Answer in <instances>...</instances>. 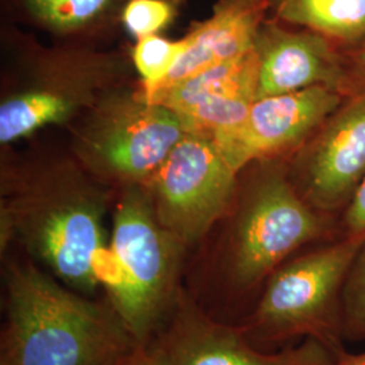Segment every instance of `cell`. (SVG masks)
I'll return each mask as SVG.
<instances>
[{"instance_id": "obj_1", "label": "cell", "mask_w": 365, "mask_h": 365, "mask_svg": "<svg viewBox=\"0 0 365 365\" xmlns=\"http://www.w3.org/2000/svg\"><path fill=\"white\" fill-rule=\"evenodd\" d=\"M331 229L330 215L304 200L287 170H259L240 182L229 211L190 253L184 288L212 318L237 324L269 276Z\"/></svg>"}, {"instance_id": "obj_2", "label": "cell", "mask_w": 365, "mask_h": 365, "mask_svg": "<svg viewBox=\"0 0 365 365\" xmlns=\"http://www.w3.org/2000/svg\"><path fill=\"white\" fill-rule=\"evenodd\" d=\"M115 195L69 149L3 157L0 255L18 249L68 287L103 297L96 267Z\"/></svg>"}, {"instance_id": "obj_3", "label": "cell", "mask_w": 365, "mask_h": 365, "mask_svg": "<svg viewBox=\"0 0 365 365\" xmlns=\"http://www.w3.org/2000/svg\"><path fill=\"white\" fill-rule=\"evenodd\" d=\"M0 365H110L135 345L105 297L68 287L18 249L1 253Z\"/></svg>"}, {"instance_id": "obj_4", "label": "cell", "mask_w": 365, "mask_h": 365, "mask_svg": "<svg viewBox=\"0 0 365 365\" xmlns=\"http://www.w3.org/2000/svg\"><path fill=\"white\" fill-rule=\"evenodd\" d=\"M0 144L49 126H69L108 95L130 87V49L39 42L33 31L1 24ZM137 73V72H135Z\"/></svg>"}, {"instance_id": "obj_5", "label": "cell", "mask_w": 365, "mask_h": 365, "mask_svg": "<svg viewBox=\"0 0 365 365\" xmlns=\"http://www.w3.org/2000/svg\"><path fill=\"white\" fill-rule=\"evenodd\" d=\"M98 259L103 297L135 344L156 339L180 298L191 250L158 221L146 185L119 188Z\"/></svg>"}, {"instance_id": "obj_6", "label": "cell", "mask_w": 365, "mask_h": 365, "mask_svg": "<svg viewBox=\"0 0 365 365\" xmlns=\"http://www.w3.org/2000/svg\"><path fill=\"white\" fill-rule=\"evenodd\" d=\"M363 237L342 235L284 261L269 276L253 307L237 325L256 348L279 351L315 339L339 360L348 351L342 331V291Z\"/></svg>"}, {"instance_id": "obj_7", "label": "cell", "mask_w": 365, "mask_h": 365, "mask_svg": "<svg viewBox=\"0 0 365 365\" xmlns=\"http://www.w3.org/2000/svg\"><path fill=\"white\" fill-rule=\"evenodd\" d=\"M138 87L108 95L68 126L71 153L115 191L148 185L187 134L173 110L146 102Z\"/></svg>"}, {"instance_id": "obj_8", "label": "cell", "mask_w": 365, "mask_h": 365, "mask_svg": "<svg viewBox=\"0 0 365 365\" xmlns=\"http://www.w3.org/2000/svg\"><path fill=\"white\" fill-rule=\"evenodd\" d=\"M238 178L212 140L185 134L146 187L158 221L192 252L233 205Z\"/></svg>"}, {"instance_id": "obj_9", "label": "cell", "mask_w": 365, "mask_h": 365, "mask_svg": "<svg viewBox=\"0 0 365 365\" xmlns=\"http://www.w3.org/2000/svg\"><path fill=\"white\" fill-rule=\"evenodd\" d=\"M170 365H333L334 354L306 339L274 352L256 348L237 324L206 313L182 288L163 333Z\"/></svg>"}, {"instance_id": "obj_10", "label": "cell", "mask_w": 365, "mask_h": 365, "mask_svg": "<svg viewBox=\"0 0 365 365\" xmlns=\"http://www.w3.org/2000/svg\"><path fill=\"white\" fill-rule=\"evenodd\" d=\"M304 145L291 180L314 209L344 211L365 180V91L341 103Z\"/></svg>"}, {"instance_id": "obj_11", "label": "cell", "mask_w": 365, "mask_h": 365, "mask_svg": "<svg viewBox=\"0 0 365 365\" xmlns=\"http://www.w3.org/2000/svg\"><path fill=\"white\" fill-rule=\"evenodd\" d=\"M339 106V90L324 86L261 98L237 129L212 141L241 173L253 161L274 160L303 146Z\"/></svg>"}, {"instance_id": "obj_12", "label": "cell", "mask_w": 365, "mask_h": 365, "mask_svg": "<svg viewBox=\"0 0 365 365\" xmlns=\"http://www.w3.org/2000/svg\"><path fill=\"white\" fill-rule=\"evenodd\" d=\"M255 49L259 57L257 99L324 86L339 90L344 83L341 58L330 39L312 31H295L267 18Z\"/></svg>"}, {"instance_id": "obj_13", "label": "cell", "mask_w": 365, "mask_h": 365, "mask_svg": "<svg viewBox=\"0 0 365 365\" xmlns=\"http://www.w3.org/2000/svg\"><path fill=\"white\" fill-rule=\"evenodd\" d=\"M271 13V0H215L211 14L195 21L182 36L187 45L179 63L150 91L180 83L211 66L235 61L255 49L261 25Z\"/></svg>"}, {"instance_id": "obj_14", "label": "cell", "mask_w": 365, "mask_h": 365, "mask_svg": "<svg viewBox=\"0 0 365 365\" xmlns=\"http://www.w3.org/2000/svg\"><path fill=\"white\" fill-rule=\"evenodd\" d=\"M129 0H0L1 24L39 31L52 42L111 45Z\"/></svg>"}, {"instance_id": "obj_15", "label": "cell", "mask_w": 365, "mask_h": 365, "mask_svg": "<svg viewBox=\"0 0 365 365\" xmlns=\"http://www.w3.org/2000/svg\"><path fill=\"white\" fill-rule=\"evenodd\" d=\"M257 86L259 57L253 49L241 58L211 66L170 87L150 91H143L138 87V95L149 103L179 110L221 98L257 101Z\"/></svg>"}, {"instance_id": "obj_16", "label": "cell", "mask_w": 365, "mask_h": 365, "mask_svg": "<svg viewBox=\"0 0 365 365\" xmlns=\"http://www.w3.org/2000/svg\"><path fill=\"white\" fill-rule=\"evenodd\" d=\"M269 15L327 39L352 43L365 38V0H271Z\"/></svg>"}, {"instance_id": "obj_17", "label": "cell", "mask_w": 365, "mask_h": 365, "mask_svg": "<svg viewBox=\"0 0 365 365\" xmlns=\"http://www.w3.org/2000/svg\"><path fill=\"white\" fill-rule=\"evenodd\" d=\"M187 41L168 39L160 34L135 39L130 49L133 66L143 88L160 84L170 75L185 51Z\"/></svg>"}, {"instance_id": "obj_18", "label": "cell", "mask_w": 365, "mask_h": 365, "mask_svg": "<svg viewBox=\"0 0 365 365\" xmlns=\"http://www.w3.org/2000/svg\"><path fill=\"white\" fill-rule=\"evenodd\" d=\"M185 0H129L122 27L134 39L161 34L178 19Z\"/></svg>"}, {"instance_id": "obj_19", "label": "cell", "mask_w": 365, "mask_h": 365, "mask_svg": "<svg viewBox=\"0 0 365 365\" xmlns=\"http://www.w3.org/2000/svg\"><path fill=\"white\" fill-rule=\"evenodd\" d=\"M342 331L346 342L365 339V242L353 261L344 284Z\"/></svg>"}, {"instance_id": "obj_20", "label": "cell", "mask_w": 365, "mask_h": 365, "mask_svg": "<svg viewBox=\"0 0 365 365\" xmlns=\"http://www.w3.org/2000/svg\"><path fill=\"white\" fill-rule=\"evenodd\" d=\"M110 365H170L164 339L158 336L148 344H135Z\"/></svg>"}, {"instance_id": "obj_21", "label": "cell", "mask_w": 365, "mask_h": 365, "mask_svg": "<svg viewBox=\"0 0 365 365\" xmlns=\"http://www.w3.org/2000/svg\"><path fill=\"white\" fill-rule=\"evenodd\" d=\"M342 235L365 238V180L356 195L344 210L341 218Z\"/></svg>"}, {"instance_id": "obj_22", "label": "cell", "mask_w": 365, "mask_h": 365, "mask_svg": "<svg viewBox=\"0 0 365 365\" xmlns=\"http://www.w3.org/2000/svg\"><path fill=\"white\" fill-rule=\"evenodd\" d=\"M333 365H365V352L357 354L348 352Z\"/></svg>"}, {"instance_id": "obj_23", "label": "cell", "mask_w": 365, "mask_h": 365, "mask_svg": "<svg viewBox=\"0 0 365 365\" xmlns=\"http://www.w3.org/2000/svg\"><path fill=\"white\" fill-rule=\"evenodd\" d=\"M354 63H356V66L360 68V71H361V72H364L365 73V48L363 49V51H360V52L356 54Z\"/></svg>"}]
</instances>
